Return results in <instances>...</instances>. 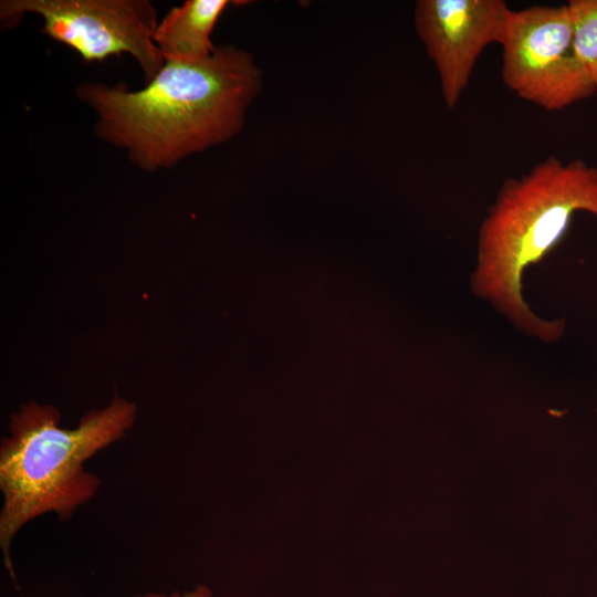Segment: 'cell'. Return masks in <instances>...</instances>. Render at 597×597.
<instances>
[{
	"label": "cell",
	"mask_w": 597,
	"mask_h": 597,
	"mask_svg": "<svg viewBox=\"0 0 597 597\" xmlns=\"http://www.w3.org/2000/svg\"><path fill=\"white\" fill-rule=\"evenodd\" d=\"M43 19L42 32L76 51L84 61H103L130 54L146 82L165 64L153 35L158 24L155 7L147 0H6L2 22L13 25L22 14Z\"/></svg>",
	"instance_id": "5b68a950"
},
{
	"label": "cell",
	"mask_w": 597,
	"mask_h": 597,
	"mask_svg": "<svg viewBox=\"0 0 597 597\" xmlns=\"http://www.w3.org/2000/svg\"><path fill=\"white\" fill-rule=\"evenodd\" d=\"M512 9L504 0H419L416 31L438 72L449 109L470 83L483 51L501 43Z\"/></svg>",
	"instance_id": "8992f818"
},
{
	"label": "cell",
	"mask_w": 597,
	"mask_h": 597,
	"mask_svg": "<svg viewBox=\"0 0 597 597\" xmlns=\"http://www.w3.org/2000/svg\"><path fill=\"white\" fill-rule=\"evenodd\" d=\"M228 0H187L170 9L154 31V42L165 62H195L216 48L211 33Z\"/></svg>",
	"instance_id": "52a82bcc"
},
{
	"label": "cell",
	"mask_w": 597,
	"mask_h": 597,
	"mask_svg": "<svg viewBox=\"0 0 597 597\" xmlns=\"http://www.w3.org/2000/svg\"><path fill=\"white\" fill-rule=\"evenodd\" d=\"M135 418L136 405L119 397L87 412L75 429L61 428L60 411L51 405L31 401L11 415L9 436L0 446V548L13 580L15 535L46 513L69 521L91 501L101 480L85 469V462L122 439Z\"/></svg>",
	"instance_id": "3957f363"
},
{
	"label": "cell",
	"mask_w": 597,
	"mask_h": 597,
	"mask_svg": "<svg viewBox=\"0 0 597 597\" xmlns=\"http://www.w3.org/2000/svg\"><path fill=\"white\" fill-rule=\"evenodd\" d=\"M136 597H212V593L208 587L203 585H198L193 589L187 590L185 593L175 591L169 595L159 594V593H148V594L136 596Z\"/></svg>",
	"instance_id": "9c48e42d"
},
{
	"label": "cell",
	"mask_w": 597,
	"mask_h": 597,
	"mask_svg": "<svg viewBox=\"0 0 597 597\" xmlns=\"http://www.w3.org/2000/svg\"><path fill=\"white\" fill-rule=\"evenodd\" d=\"M577 212L597 218V167L549 156L502 184L478 233L472 293L517 331L545 343L562 338L566 320H546L531 308L523 274L561 242Z\"/></svg>",
	"instance_id": "7a4b0ae2"
},
{
	"label": "cell",
	"mask_w": 597,
	"mask_h": 597,
	"mask_svg": "<svg viewBox=\"0 0 597 597\" xmlns=\"http://www.w3.org/2000/svg\"><path fill=\"white\" fill-rule=\"evenodd\" d=\"M500 46L504 84L528 103L559 112L596 92L575 52L567 3L512 10Z\"/></svg>",
	"instance_id": "277c9868"
},
{
	"label": "cell",
	"mask_w": 597,
	"mask_h": 597,
	"mask_svg": "<svg viewBox=\"0 0 597 597\" xmlns=\"http://www.w3.org/2000/svg\"><path fill=\"white\" fill-rule=\"evenodd\" d=\"M574 25V48L597 92V0L567 2Z\"/></svg>",
	"instance_id": "ba28073f"
},
{
	"label": "cell",
	"mask_w": 597,
	"mask_h": 597,
	"mask_svg": "<svg viewBox=\"0 0 597 597\" xmlns=\"http://www.w3.org/2000/svg\"><path fill=\"white\" fill-rule=\"evenodd\" d=\"M261 84L248 52L221 46L199 61L165 62L142 90L86 83L77 95L96 111L104 139L156 170L237 135Z\"/></svg>",
	"instance_id": "6da1fadb"
}]
</instances>
